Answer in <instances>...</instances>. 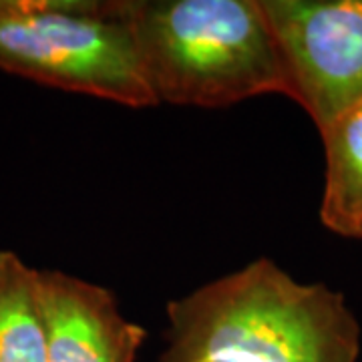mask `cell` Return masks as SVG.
<instances>
[{"label": "cell", "instance_id": "obj_5", "mask_svg": "<svg viewBox=\"0 0 362 362\" xmlns=\"http://www.w3.org/2000/svg\"><path fill=\"white\" fill-rule=\"evenodd\" d=\"M39 284L49 362H135L147 330L109 288L59 270H39Z\"/></svg>", "mask_w": 362, "mask_h": 362}, {"label": "cell", "instance_id": "obj_4", "mask_svg": "<svg viewBox=\"0 0 362 362\" xmlns=\"http://www.w3.org/2000/svg\"><path fill=\"white\" fill-rule=\"evenodd\" d=\"M290 99L318 131L362 99V0H262Z\"/></svg>", "mask_w": 362, "mask_h": 362}, {"label": "cell", "instance_id": "obj_6", "mask_svg": "<svg viewBox=\"0 0 362 362\" xmlns=\"http://www.w3.org/2000/svg\"><path fill=\"white\" fill-rule=\"evenodd\" d=\"M320 135L326 156L320 221L337 235L362 240V99Z\"/></svg>", "mask_w": 362, "mask_h": 362}, {"label": "cell", "instance_id": "obj_7", "mask_svg": "<svg viewBox=\"0 0 362 362\" xmlns=\"http://www.w3.org/2000/svg\"><path fill=\"white\" fill-rule=\"evenodd\" d=\"M0 362H49L39 270L0 250Z\"/></svg>", "mask_w": 362, "mask_h": 362}, {"label": "cell", "instance_id": "obj_2", "mask_svg": "<svg viewBox=\"0 0 362 362\" xmlns=\"http://www.w3.org/2000/svg\"><path fill=\"white\" fill-rule=\"evenodd\" d=\"M127 14L157 105L218 109L290 97L262 0H127Z\"/></svg>", "mask_w": 362, "mask_h": 362}, {"label": "cell", "instance_id": "obj_3", "mask_svg": "<svg viewBox=\"0 0 362 362\" xmlns=\"http://www.w3.org/2000/svg\"><path fill=\"white\" fill-rule=\"evenodd\" d=\"M0 71L131 109L157 105L127 0H0Z\"/></svg>", "mask_w": 362, "mask_h": 362}, {"label": "cell", "instance_id": "obj_1", "mask_svg": "<svg viewBox=\"0 0 362 362\" xmlns=\"http://www.w3.org/2000/svg\"><path fill=\"white\" fill-rule=\"evenodd\" d=\"M361 324L344 294L298 282L270 258L168 304L159 362H358Z\"/></svg>", "mask_w": 362, "mask_h": 362}]
</instances>
